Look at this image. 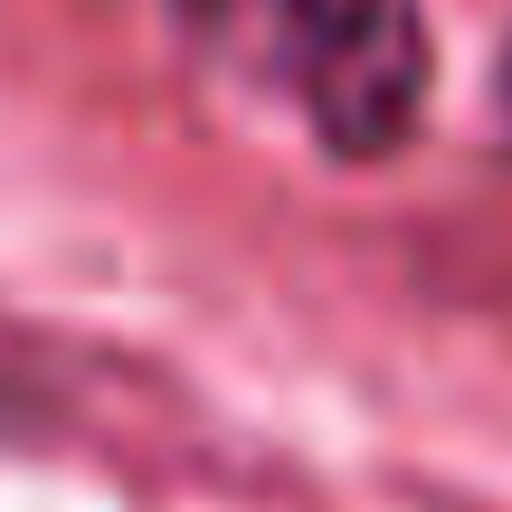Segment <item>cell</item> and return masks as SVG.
I'll return each instance as SVG.
<instances>
[{"mask_svg":"<svg viewBox=\"0 0 512 512\" xmlns=\"http://www.w3.org/2000/svg\"><path fill=\"white\" fill-rule=\"evenodd\" d=\"M209 48L266 76L332 162H389L427 114V10L418 0H181Z\"/></svg>","mask_w":512,"mask_h":512,"instance_id":"obj_1","label":"cell"},{"mask_svg":"<svg viewBox=\"0 0 512 512\" xmlns=\"http://www.w3.org/2000/svg\"><path fill=\"white\" fill-rule=\"evenodd\" d=\"M503 124H512V48H503Z\"/></svg>","mask_w":512,"mask_h":512,"instance_id":"obj_2","label":"cell"}]
</instances>
